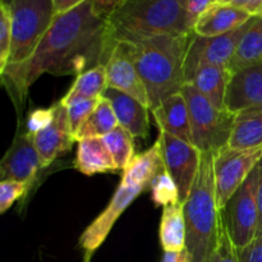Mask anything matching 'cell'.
Wrapping results in <instances>:
<instances>
[{"instance_id":"6da1fadb","label":"cell","mask_w":262,"mask_h":262,"mask_svg":"<svg viewBox=\"0 0 262 262\" xmlns=\"http://www.w3.org/2000/svg\"><path fill=\"white\" fill-rule=\"evenodd\" d=\"M115 42L107 22L96 14L91 0L58 14L43 35L30 60L0 82L19 114L28 90L45 73L77 74L106 64Z\"/></svg>"},{"instance_id":"7a4b0ae2","label":"cell","mask_w":262,"mask_h":262,"mask_svg":"<svg viewBox=\"0 0 262 262\" xmlns=\"http://www.w3.org/2000/svg\"><path fill=\"white\" fill-rule=\"evenodd\" d=\"M192 33L159 35L132 42L133 61L145 84L150 112L164 99L182 91L184 60Z\"/></svg>"},{"instance_id":"3957f363","label":"cell","mask_w":262,"mask_h":262,"mask_svg":"<svg viewBox=\"0 0 262 262\" xmlns=\"http://www.w3.org/2000/svg\"><path fill=\"white\" fill-rule=\"evenodd\" d=\"M106 22L114 42L192 33L187 22V0H122Z\"/></svg>"},{"instance_id":"277c9868","label":"cell","mask_w":262,"mask_h":262,"mask_svg":"<svg viewBox=\"0 0 262 262\" xmlns=\"http://www.w3.org/2000/svg\"><path fill=\"white\" fill-rule=\"evenodd\" d=\"M186 248L192 262H210L219 248L222 212L216 204L214 152L201 155L199 174L184 202Z\"/></svg>"},{"instance_id":"5b68a950","label":"cell","mask_w":262,"mask_h":262,"mask_svg":"<svg viewBox=\"0 0 262 262\" xmlns=\"http://www.w3.org/2000/svg\"><path fill=\"white\" fill-rule=\"evenodd\" d=\"M10 15L12 46L4 76L27 63L55 18L53 0H2ZM3 76V77H4Z\"/></svg>"},{"instance_id":"8992f818","label":"cell","mask_w":262,"mask_h":262,"mask_svg":"<svg viewBox=\"0 0 262 262\" xmlns=\"http://www.w3.org/2000/svg\"><path fill=\"white\" fill-rule=\"evenodd\" d=\"M191 118L192 145L200 152H217L227 147L237 115L215 107L191 83L182 87Z\"/></svg>"},{"instance_id":"52a82bcc","label":"cell","mask_w":262,"mask_h":262,"mask_svg":"<svg viewBox=\"0 0 262 262\" xmlns=\"http://www.w3.org/2000/svg\"><path fill=\"white\" fill-rule=\"evenodd\" d=\"M258 170L253 169L242 186L222 210V222L237 250L250 245L257 234L258 210L256 201Z\"/></svg>"},{"instance_id":"ba28073f","label":"cell","mask_w":262,"mask_h":262,"mask_svg":"<svg viewBox=\"0 0 262 262\" xmlns=\"http://www.w3.org/2000/svg\"><path fill=\"white\" fill-rule=\"evenodd\" d=\"M262 159V145L247 150L224 147L214 154L215 196L222 211Z\"/></svg>"},{"instance_id":"9c48e42d","label":"cell","mask_w":262,"mask_h":262,"mask_svg":"<svg viewBox=\"0 0 262 262\" xmlns=\"http://www.w3.org/2000/svg\"><path fill=\"white\" fill-rule=\"evenodd\" d=\"M252 18L242 27L225 35L202 37L192 33L184 60V83L191 81L196 69L201 66H216L229 69L238 43L250 27Z\"/></svg>"},{"instance_id":"30bf717a","label":"cell","mask_w":262,"mask_h":262,"mask_svg":"<svg viewBox=\"0 0 262 262\" xmlns=\"http://www.w3.org/2000/svg\"><path fill=\"white\" fill-rule=\"evenodd\" d=\"M164 168L176 182L179 191V201L186 202L199 174L201 155L199 148L192 143L160 132Z\"/></svg>"},{"instance_id":"8fae6325","label":"cell","mask_w":262,"mask_h":262,"mask_svg":"<svg viewBox=\"0 0 262 262\" xmlns=\"http://www.w3.org/2000/svg\"><path fill=\"white\" fill-rule=\"evenodd\" d=\"M41 163L33 145V137L18 128L7 152L0 159V182H19L32 186L41 170Z\"/></svg>"},{"instance_id":"7c38bea8","label":"cell","mask_w":262,"mask_h":262,"mask_svg":"<svg viewBox=\"0 0 262 262\" xmlns=\"http://www.w3.org/2000/svg\"><path fill=\"white\" fill-rule=\"evenodd\" d=\"M145 189L143 187L127 186L120 182L109 205L84 229L79 238V246L87 255H92L105 242L117 220Z\"/></svg>"},{"instance_id":"4fadbf2b","label":"cell","mask_w":262,"mask_h":262,"mask_svg":"<svg viewBox=\"0 0 262 262\" xmlns=\"http://www.w3.org/2000/svg\"><path fill=\"white\" fill-rule=\"evenodd\" d=\"M105 68L107 87L124 92L148 107L147 92L133 61L132 42H115Z\"/></svg>"},{"instance_id":"5bb4252c","label":"cell","mask_w":262,"mask_h":262,"mask_svg":"<svg viewBox=\"0 0 262 262\" xmlns=\"http://www.w3.org/2000/svg\"><path fill=\"white\" fill-rule=\"evenodd\" d=\"M55 115L50 125L33 136V145L40 159L41 168H46L55 159L71 150L76 138L69 127L67 109L59 100L54 104Z\"/></svg>"},{"instance_id":"9a60e30c","label":"cell","mask_w":262,"mask_h":262,"mask_svg":"<svg viewBox=\"0 0 262 262\" xmlns=\"http://www.w3.org/2000/svg\"><path fill=\"white\" fill-rule=\"evenodd\" d=\"M262 102V63L246 67L232 73L224 107L238 115Z\"/></svg>"},{"instance_id":"2e32d148","label":"cell","mask_w":262,"mask_h":262,"mask_svg":"<svg viewBox=\"0 0 262 262\" xmlns=\"http://www.w3.org/2000/svg\"><path fill=\"white\" fill-rule=\"evenodd\" d=\"M112 104L118 125L127 129L133 137L146 138L150 130V109L138 100L118 90L107 87L104 94Z\"/></svg>"},{"instance_id":"e0dca14e","label":"cell","mask_w":262,"mask_h":262,"mask_svg":"<svg viewBox=\"0 0 262 262\" xmlns=\"http://www.w3.org/2000/svg\"><path fill=\"white\" fill-rule=\"evenodd\" d=\"M151 113L155 118L156 124L160 128V132H165L192 143L191 118L183 92H176L164 99Z\"/></svg>"},{"instance_id":"ac0fdd59","label":"cell","mask_w":262,"mask_h":262,"mask_svg":"<svg viewBox=\"0 0 262 262\" xmlns=\"http://www.w3.org/2000/svg\"><path fill=\"white\" fill-rule=\"evenodd\" d=\"M251 18L252 15L242 9L225 4H214L197 19L193 33L202 37L225 35L242 27Z\"/></svg>"},{"instance_id":"d6986e66","label":"cell","mask_w":262,"mask_h":262,"mask_svg":"<svg viewBox=\"0 0 262 262\" xmlns=\"http://www.w3.org/2000/svg\"><path fill=\"white\" fill-rule=\"evenodd\" d=\"M163 151L161 142L158 138L154 146L140 155L133 156L127 168L123 170L122 183L127 186H136L147 188L150 187L152 179L164 170Z\"/></svg>"},{"instance_id":"ffe728a7","label":"cell","mask_w":262,"mask_h":262,"mask_svg":"<svg viewBox=\"0 0 262 262\" xmlns=\"http://www.w3.org/2000/svg\"><path fill=\"white\" fill-rule=\"evenodd\" d=\"M74 166L84 176L117 171L112 154L107 150L104 140L99 137L83 138L78 141Z\"/></svg>"},{"instance_id":"44dd1931","label":"cell","mask_w":262,"mask_h":262,"mask_svg":"<svg viewBox=\"0 0 262 262\" xmlns=\"http://www.w3.org/2000/svg\"><path fill=\"white\" fill-rule=\"evenodd\" d=\"M232 72L216 66H201L192 76L191 83L197 91L204 95L215 107L225 109L224 99L227 94Z\"/></svg>"},{"instance_id":"7402d4cb","label":"cell","mask_w":262,"mask_h":262,"mask_svg":"<svg viewBox=\"0 0 262 262\" xmlns=\"http://www.w3.org/2000/svg\"><path fill=\"white\" fill-rule=\"evenodd\" d=\"M186 235L187 228L183 202L164 207L159 228V238L164 252H181L184 250Z\"/></svg>"},{"instance_id":"603a6c76","label":"cell","mask_w":262,"mask_h":262,"mask_svg":"<svg viewBox=\"0 0 262 262\" xmlns=\"http://www.w3.org/2000/svg\"><path fill=\"white\" fill-rule=\"evenodd\" d=\"M262 63V15L253 17L250 27L241 38L230 63V72Z\"/></svg>"},{"instance_id":"cb8c5ba5","label":"cell","mask_w":262,"mask_h":262,"mask_svg":"<svg viewBox=\"0 0 262 262\" xmlns=\"http://www.w3.org/2000/svg\"><path fill=\"white\" fill-rule=\"evenodd\" d=\"M106 89V68L105 64H99L79 73L60 101L67 104L77 99H101Z\"/></svg>"},{"instance_id":"d4e9b609","label":"cell","mask_w":262,"mask_h":262,"mask_svg":"<svg viewBox=\"0 0 262 262\" xmlns=\"http://www.w3.org/2000/svg\"><path fill=\"white\" fill-rule=\"evenodd\" d=\"M117 125V117H115L112 104L109 100L102 96L97 102L94 112L90 114V117L77 133L76 141L78 142L83 138H102L109 135Z\"/></svg>"},{"instance_id":"484cf974","label":"cell","mask_w":262,"mask_h":262,"mask_svg":"<svg viewBox=\"0 0 262 262\" xmlns=\"http://www.w3.org/2000/svg\"><path fill=\"white\" fill-rule=\"evenodd\" d=\"M262 145V115H237L227 147L247 150Z\"/></svg>"},{"instance_id":"4316f807","label":"cell","mask_w":262,"mask_h":262,"mask_svg":"<svg viewBox=\"0 0 262 262\" xmlns=\"http://www.w3.org/2000/svg\"><path fill=\"white\" fill-rule=\"evenodd\" d=\"M133 138L135 137L120 125H117L109 135L102 137L118 170H124L135 156Z\"/></svg>"},{"instance_id":"83f0119b","label":"cell","mask_w":262,"mask_h":262,"mask_svg":"<svg viewBox=\"0 0 262 262\" xmlns=\"http://www.w3.org/2000/svg\"><path fill=\"white\" fill-rule=\"evenodd\" d=\"M150 187L152 192V201L156 206L165 207L181 202L178 187L165 169L152 179Z\"/></svg>"},{"instance_id":"f1b7e54d","label":"cell","mask_w":262,"mask_h":262,"mask_svg":"<svg viewBox=\"0 0 262 262\" xmlns=\"http://www.w3.org/2000/svg\"><path fill=\"white\" fill-rule=\"evenodd\" d=\"M99 101L100 99H77L72 100V101L67 102V104H63L60 101L67 109L69 127H71L72 135L74 136V138H76L77 133L81 129L83 123L87 120V118L90 117V114L94 112Z\"/></svg>"},{"instance_id":"f546056e","label":"cell","mask_w":262,"mask_h":262,"mask_svg":"<svg viewBox=\"0 0 262 262\" xmlns=\"http://www.w3.org/2000/svg\"><path fill=\"white\" fill-rule=\"evenodd\" d=\"M10 46H12V31H10V15L7 4L0 0V78L4 76L9 63Z\"/></svg>"},{"instance_id":"4dcf8cb0","label":"cell","mask_w":262,"mask_h":262,"mask_svg":"<svg viewBox=\"0 0 262 262\" xmlns=\"http://www.w3.org/2000/svg\"><path fill=\"white\" fill-rule=\"evenodd\" d=\"M31 186L19 182H0V215L10 209L22 197L27 194Z\"/></svg>"},{"instance_id":"1f68e13d","label":"cell","mask_w":262,"mask_h":262,"mask_svg":"<svg viewBox=\"0 0 262 262\" xmlns=\"http://www.w3.org/2000/svg\"><path fill=\"white\" fill-rule=\"evenodd\" d=\"M54 115H55V106L54 105H51L50 107H40V109L32 110L26 119V132L33 137L36 133L41 132L48 125H50V123L54 119Z\"/></svg>"},{"instance_id":"d6a6232c","label":"cell","mask_w":262,"mask_h":262,"mask_svg":"<svg viewBox=\"0 0 262 262\" xmlns=\"http://www.w3.org/2000/svg\"><path fill=\"white\" fill-rule=\"evenodd\" d=\"M217 252H219L220 262H239V260H238L237 248L233 245L232 239H230L229 234H228L223 222L222 229H220V239Z\"/></svg>"},{"instance_id":"836d02e7","label":"cell","mask_w":262,"mask_h":262,"mask_svg":"<svg viewBox=\"0 0 262 262\" xmlns=\"http://www.w3.org/2000/svg\"><path fill=\"white\" fill-rule=\"evenodd\" d=\"M214 4L215 0H187V22L192 32L197 19Z\"/></svg>"},{"instance_id":"e575fe53","label":"cell","mask_w":262,"mask_h":262,"mask_svg":"<svg viewBox=\"0 0 262 262\" xmlns=\"http://www.w3.org/2000/svg\"><path fill=\"white\" fill-rule=\"evenodd\" d=\"M239 262H262V238H255L245 248L237 250Z\"/></svg>"},{"instance_id":"d590c367","label":"cell","mask_w":262,"mask_h":262,"mask_svg":"<svg viewBox=\"0 0 262 262\" xmlns=\"http://www.w3.org/2000/svg\"><path fill=\"white\" fill-rule=\"evenodd\" d=\"M215 4H225L238 8L252 17L262 15V0H215Z\"/></svg>"},{"instance_id":"8d00e7d4","label":"cell","mask_w":262,"mask_h":262,"mask_svg":"<svg viewBox=\"0 0 262 262\" xmlns=\"http://www.w3.org/2000/svg\"><path fill=\"white\" fill-rule=\"evenodd\" d=\"M91 2L96 14L106 20L115 8L122 3V0H91Z\"/></svg>"},{"instance_id":"74e56055","label":"cell","mask_w":262,"mask_h":262,"mask_svg":"<svg viewBox=\"0 0 262 262\" xmlns=\"http://www.w3.org/2000/svg\"><path fill=\"white\" fill-rule=\"evenodd\" d=\"M257 187H256V201H257L258 210V224H257V234L256 238H262V159L257 164Z\"/></svg>"},{"instance_id":"f35d334b","label":"cell","mask_w":262,"mask_h":262,"mask_svg":"<svg viewBox=\"0 0 262 262\" xmlns=\"http://www.w3.org/2000/svg\"><path fill=\"white\" fill-rule=\"evenodd\" d=\"M87 2V0H53L54 10H55V15L63 14V13L69 12L73 8L78 7L82 3Z\"/></svg>"},{"instance_id":"ab89813d","label":"cell","mask_w":262,"mask_h":262,"mask_svg":"<svg viewBox=\"0 0 262 262\" xmlns=\"http://www.w3.org/2000/svg\"><path fill=\"white\" fill-rule=\"evenodd\" d=\"M238 115H262V102L260 105H256V106L251 107V109L245 110V112H242Z\"/></svg>"},{"instance_id":"60d3db41","label":"cell","mask_w":262,"mask_h":262,"mask_svg":"<svg viewBox=\"0 0 262 262\" xmlns=\"http://www.w3.org/2000/svg\"><path fill=\"white\" fill-rule=\"evenodd\" d=\"M179 252H164L163 261L161 262H177Z\"/></svg>"},{"instance_id":"b9f144b4","label":"cell","mask_w":262,"mask_h":262,"mask_svg":"<svg viewBox=\"0 0 262 262\" xmlns=\"http://www.w3.org/2000/svg\"><path fill=\"white\" fill-rule=\"evenodd\" d=\"M177 262H192V258L191 256H189L187 248H184V250H182L181 252L178 253V260H177Z\"/></svg>"},{"instance_id":"7bdbcfd3","label":"cell","mask_w":262,"mask_h":262,"mask_svg":"<svg viewBox=\"0 0 262 262\" xmlns=\"http://www.w3.org/2000/svg\"><path fill=\"white\" fill-rule=\"evenodd\" d=\"M210 262H220V258H219V252H215L214 255H212L211 260H210Z\"/></svg>"}]
</instances>
